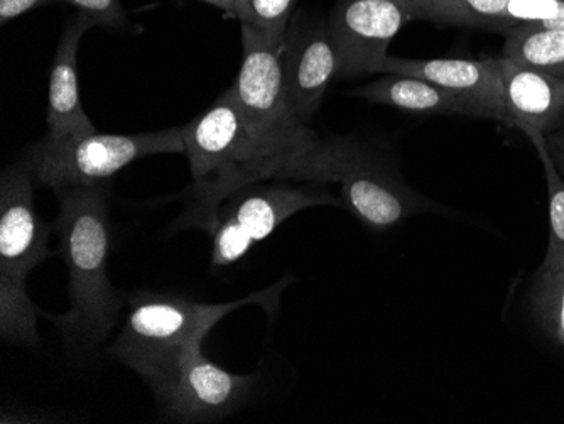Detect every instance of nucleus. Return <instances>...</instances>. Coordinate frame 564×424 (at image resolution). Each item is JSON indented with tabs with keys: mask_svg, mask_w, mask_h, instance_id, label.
I'll return each instance as SVG.
<instances>
[{
	"mask_svg": "<svg viewBox=\"0 0 564 424\" xmlns=\"http://www.w3.org/2000/svg\"><path fill=\"white\" fill-rule=\"evenodd\" d=\"M193 185L176 229L208 232L221 202L253 183H332L340 180L351 142L325 141L316 132L261 131L243 116L228 88L217 102L182 128Z\"/></svg>",
	"mask_w": 564,
	"mask_h": 424,
	"instance_id": "f257e3e1",
	"label": "nucleus"
},
{
	"mask_svg": "<svg viewBox=\"0 0 564 424\" xmlns=\"http://www.w3.org/2000/svg\"><path fill=\"white\" fill-rule=\"evenodd\" d=\"M59 214L55 230L69 272L72 308L44 313L68 348H95L109 337L122 312V294L109 280L110 230L107 183L55 189Z\"/></svg>",
	"mask_w": 564,
	"mask_h": 424,
	"instance_id": "f03ea898",
	"label": "nucleus"
},
{
	"mask_svg": "<svg viewBox=\"0 0 564 424\" xmlns=\"http://www.w3.org/2000/svg\"><path fill=\"white\" fill-rule=\"evenodd\" d=\"M284 284H274L237 302L214 305L139 291L127 296L129 313L122 331L109 348L110 357L138 372L152 394L161 398L173 382L182 357L202 345L220 319L249 305L274 312Z\"/></svg>",
	"mask_w": 564,
	"mask_h": 424,
	"instance_id": "7ed1b4c3",
	"label": "nucleus"
},
{
	"mask_svg": "<svg viewBox=\"0 0 564 424\" xmlns=\"http://www.w3.org/2000/svg\"><path fill=\"white\" fill-rule=\"evenodd\" d=\"M34 176L25 160L0 178V335L6 341L36 345L37 308L25 291L30 272L59 252L51 251V227L34 205Z\"/></svg>",
	"mask_w": 564,
	"mask_h": 424,
	"instance_id": "20e7f679",
	"label": "nucleus"
},
{
	"mask_svg": "<svg viewBox=\"0 0 564 424\" xmlns=\"http://www.w3.org/2000/svg\"><path fill=\"white\" fill-rule=\"evenodd\" d=\"M158 154H185L182 128L144 134L46 135L24 160L36 186L56 189L107 183L134 161Z\"/></svg>",
	"mask_w": 564,
	"mask_h": 424,
	"instance_id": "39448f33",
	"label": "nucleus"
},
{
	"mask_svg": "<svg viewBox=\"0 0 564 424\" xmlns=\"http://www.w3.org/2000/svg\"><path fill=\"white\" fill-rule=\"evenodd\" d=\"M325 183L243 186L225 198L208 227L212 265L228 268L246 258L253 246L275 232L284 221L313 207H341L344 199Z\"/></svg>",
	"mask_w": 564,
	"mask_h": 424,
	"instance_id": "423d86ee",
	"label": "nucleus"
},
{
	"mask_svg": "<svg viewBox=\"0 0 564 424\" xmlns=\"http://www.w3.org/2000/svg\"><path fill=\"white\" fill-rule=\"evenodd\" d=\"M242 30V66L230 88L253 128L282 135H307L312 129L297 122L288 107L282 52L284 41L249 26Z\"/></svg>",
	"mask_w": 564,
	"mask_h": 424,
	"instance_id": "0eeeda50",
	"label": "nucleus"
},
{
	"mask_svg": "<svg viewBox=\"0 0 564 424\" xmlns=\"http://www.w3.org/2000/svg\"><path fill=\"white\" fill-rule=\"evenodd\" d=\"M411 21L399 0H338L328 31L337 52L338 78L379 73L395 34Z\"/></svg>",
	"mask_w": 564,
	"mask_h": 424,
	"instance_id": "6e6552de",
	"label": "nucleus"
},
{
	"mask_svg": "<svg viewBox=\"0 0 564 424\" xmlns=\"http://www.w3.org/2000/svg\"><path fill=\"white\" fill-rule=\"evenodd\" d=\"M258 376H239L203 356L196 345L180 360L167 391L158 398L164 416L174 423L224 420L247 403Z\"/></svg>",
	"mask_w": 564,
	"mask_h": 424,
	"instance_id": "1a4fd4ad",
	"label": "nucleus"
},
{
	"mask_svg": "<svg viewBox=\"0 0 564 424\" xmlns=\"http://www.w3.org/2000/svg\"><path fill=\"white\" fill-rule=\"evenodd\" d=\"M288 107L307 126L322 106L326 88L338 75V58L328 24L288 28L282 52Z\"/></svg>",
	"mask_w": 564,
	"mask_h": 424,
	"instance_id": "9d476101",
	"label": "nucleus"
},
{
	"mask_svg": "<svg viewBox=\"0 0 564 424\" xmlns=\"http://www.w3.org/2000/svg\"><path fill=\"white\" fill-rule=\"evenodd\" d=\"M338 183L345 207L373 230L391 229L411 215L431 208L426 199L401 180L379 164L370 163L358 148L348 157Z\"/></svg>",
	"mask_w": 564,
	"mask_h": 424,
	"instance_id": "9b49d317",
	"label": "nucleus"
},
{
	"mask_svg": "<svg viewBox=\"0 0 564 424\" xmlns=\"http://www.w3.org/2000/svg\"><path fill=\"white\" fill-rule=\"evenodd\" d=\"M379 73L423 78L480 104L490 119L506 123L502 59H411L388 56Z\"/></svg>",
	"mask_w": 564,
	"mask_h": 424,
	"instance_id": "f8f14e48",
	"label": "nucleus"
},
{
	"mask_svg": "<svg viewBox=\"0 0 564 424\" xmlns=\"http://www.w3.org/2000/svg\"><path fill=\"white\" fill-rule=\"evenodd\" d=\"M506 123L525 135H547L564 126V78L502 58Z\"/></svg>",
	"mask_w": 564,
	"mask_h": 424,
	"instance_id": "ddd939ff",
	"label": "nucleus"
},
{
	"mask_svg": "<svg viewBox=\"0 0 564 424\" xmlns=\"http://www.w3.org/2000/svg\"><path fill=\"white\" fill-rule=\"evenodd\" d=\"M97 26L87 15L78 14L66 24L55 59L51 65L47 90V135L53 139L95 134L94 122L82 106L78 81V47L82 36Z\"/></svg>",
	"mask_w": 564,
	"mask_h": 424,
	"instance_id": "4468645a",
	"label": "nucleus"
},
{
	"mask_svg": "<svg viewBox=\"0 0 564 424\" xmlns=\"http://www.w3.org/2000/svg\"><path fill=\"white\" fill-rule=\"evenodd\" d=\"M355 97L372 104L394 107L404 112L443 113V116H468L490 119L489 112L471 98L446 90L423 78L391 75L369 81L351 90Z\"/></svg>",
	"mask_w": 564,
	"mask_h": 424,
	"instance_id": "2eb2a0df",
	"label": "nucleus"
},
{
	"mask_svg": "<svg viewBox=\"0 0 564 424\" xmlns=\"http://www.w3.org/2000/svg\"><path fill=\"white\" fill-rule=\"evenodd\" d=\"M502 58L564 78V31L519 26L507 31Z\"/></svg>",
	"mask_w": 564,
	"mask_h": 424,
	"instance_id": "dca6fc26",
	"label": "nucleus"
},
{
	"mask_svg": "<svg viewBox=\"0 0 564 424\" xmlns=\"http://www.w3.org/2000/svg\"><path fill=\"white\" fill-rule=\"evenodd\" d=\"M509 0H421L409 11L411 21L449 24V26L478 28L502 31Z\"/></svg>",
	"mask_w": 564,
	"mask_h": 424,
	"instance_id": "f3484780",
	"label": "nucleus"
},
{
	"mask_svg": "<svg viewBox=\"0 0 564 424\" xmlns=\"http://www.w3.org/2000/svg\"><path fill=\"white\" fill-rule=\"evenodd\" d=\"M528 138L534 144L538 156L543 163L547 195H550V242H547L546 258L541 269L561 271L564 269V180L561 178L547 153L544 135L532 132Z\"/></svg>",
	"mask_w": 564,
	"mask_h": 424,
	"instance_id": "a211bd4d",
	"label": "nucleus"
},
{
	"mask_svg": "<svg viewBox=\"0 0 564 424\" xmlns=\"http://www.w3.org/2000/svg\"><path fill=\"white\" fill-rule=\"evenodd\" d=\"M531 305L544 330L564 347V269L540 268L532 284Z\"/></svg>",
	"mask_w": 564,
	"mask_h": 424,
	"instance_id": "6ab92c4d",
	"label": "nucleus"
},
{
	"mask_svg": "<svg viewBox=\"0 0 564 424\" xmlns=\"http://www.w3.org/2000/svg\"><path fill=\"white\" fill-rule=\"evenodd\" d=\"M296 0H236L232 18L274 40H286Z\"/></svg>",
	"mask_w": 564,
	"mask_h": 424,
	"instance_id": "aec40b11",
	"label": "nucleus"
},
{
	"mask_svg": "<svg viewBox=\"0 0 564 424\" xmlns=\"http://www.w3.org/2000/svg\"><path fill=\"white\" fill-rule=\"evenodd\" d=\"M78 9L82 15H87L97 26L122 30L127 24V14L120 0H59Z\"/></svg>",
	"mask_w": 564,
	"mask_h": 424,
	"instance_id": "412c9836",
	"label": "nucleus"
},
{
	"mask_svg": "<svg viewBox=\"0 0 564 424\" xmlns=\"http://www.w3.org/2000/svg\"><path fill=\"white\" fill-rule=\"evenodd\" d=\"M55 2H59V0H0V22H2V26H6L8 22L14 21L25 12L33 11L41 6L55 4Z\"/></svg>",
	"mask_w": 564,
	"mask_h": 424,
	"instance_id": "4be33fe9",
	"label": "nucleus"
},
{
	"mask_svg": "<svg viewBox=\"0 0 564 424\" xmlns=\"http://www.w3.org/2000/svg\"><path fill=\"white\" fill-rule=\"evenodd\" d=\"M544 142H546L547 153H550L557 173L564 180V126L557 131L544 135Z\"/></svg>",
	"mask_w": 564,
	"mask_h": 424,
	"instance_id": "5701e85b",
	"label": "nucleus"
},
{
	"mask_svg": "<svg viewBox=\"0 0 564 424\" xmlns=\"http://www.w3.org/2000/svg\"><path fill=\"white\" fill-rule=\"evenodd\" d=\"M203 2L227 12V18H232L234 9H236V0H203Z\"/></svg>",
	"mask_w": 564,
	"mask_h": 424,
	"instance_id": "b1692460",
	"label": "nucleus"
},
{
	"mask_svg": "<svg viewBox=\"0 0 564 424\" xmlns=\"http://www.w3.org/2000/svg\"><path fill=\"white\" fill-rule=\"evenodd\" d=\"M399 2H402V4L405 6V9H408V11H411V8H414V6L420 4L421 0H399Z\"/></svg>",
	"mask_w": 564,
	"mask_h": 424,
	"instance_id": "393cba45",
	"label": "nucleus"
}]
</instances>
